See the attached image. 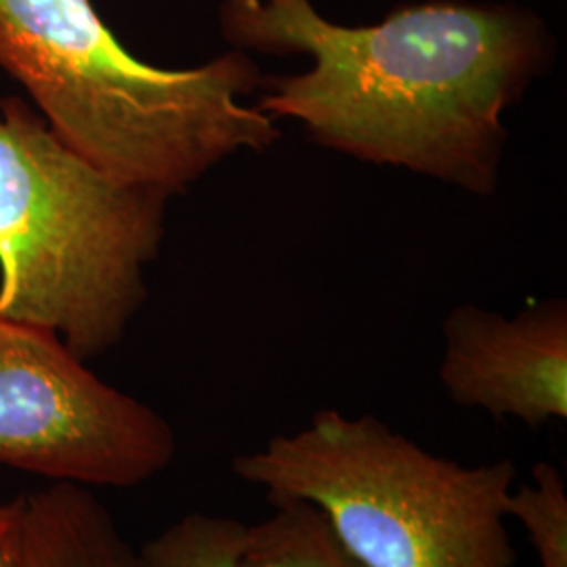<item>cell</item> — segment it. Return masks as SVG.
<instances>
[{"mask_svg":"<svg viewBox=\"0 0 567 567\" xmlns=\"http://www.w3.org/2000/svg\"><path fill=\"white\" fill-rule=\"evenodd\" d=\"M0 68L82 158L166 196L280 140L274 118L243 102L264 84L246 51L158 68L128 53L91 0H0Z\"/></svg>","mask_w":567,"mask_h":567,"instance_id":"cell-2","label":"cell"},{"mask_svg":"<svg viewBox=\"0 0 567 567\" xmlns=\"http://www.w3.org/2000/svg\"><path fill=\"white\" fill-rule=\"evenodd\" d=\"M505 517L526 527L538 567H567V492L561 471L547 461L532 466L529 484L511 487Z\"/></svg>","mask_w":567,"mask_h":567,"instance_id":"cell-10","label":"cell"},{"mask_svg":"<svg viewBox=\"0 0 567 567\" xmlns=\"http://www.w3.org/2000/svg\"><path fill=\"white\" fill-rule=\"evenodd\" d=\"M166 200L82 158L21 100H2L0 318L53 332L81 360L114 347L145 299Z\"/></svg>","mask_w":567,"mask_h":567,"instance_id":"cell-3","label":"cell"},{"mask_svg":"<svg viewBox=\"0 0 567 567\" xmlns=\"http://www.w3.org/2000/svg\"><path fill=\"white\" fill-rule=\"evenodd\" d=\"M234 473L267 498L320 508L365 567H513L505 501L511 458L461 465L377 416L320 410L309 425L234 458Z\"/></svg>","mask_w":567,"mask_h":567,"instance_id":"cell-4","label":"cell"},{"mask_svg":"<svg viewBox=\"0 0 567 567\" xmlns=\"http://www.w3.org/2000/svg\"><path fill=\"white\" fill-rule=\"evenodd\" d=\"M274 511L246 526L240 567H365L337 538L324 513L299 498H267Z\"/></svg>","mask_w":567,"mask_h":567,"instance_id":"cell-8","label":"cell"},{"mask_svg":"<svg viewBox=\"0 0 567 567\" xmlns=\"http://www.w3.org/2000/svg\"><path fill=\"white\" fill-rule=\"evenodd\" d=\"M23 567H142L89 487L53 482L23 496Z\"/></svg>","mask_w":567,"mask_h":567,"instance_id":"cell-7","label":"cell"},{"mask_svg":"<svg viewBox=\"0 0 567 567\" xmlns=\"http://www.w3.org/2000/svg\"><path fill=\"white\" fill-rule=\"evenodd\" d=\"M0 567H23V496L0 503Z\"/></svg>","mask_w":567,"mask_h":567,"instance_id":"cell-11","label":"cell"},{"mask_svg":"<svg viewBox=\"0 0 567 567\" xmlns=\"http://www.w3.org/2000/svg\"><path fill=\"white\" fill-rule=\"evenodd\" d=\"M238 51L301 53L311 68L264 79L259 107L326 147L486 196L507 142L503 114L543 72V23L522 9L423 2L374 25L328 21L311 0H224Z\"/></svg>","mask_w":567,"mask_h":567,"instance_id":"cell-1","label":"cell"},{"mask_svg":"<svg viewBox=\"0 0 567 567\" xmlns=\"http://www.w3.org/2000/svg\"><path fill=\"white\" fill-rule=\"evenodd\" d=\"M442 385L454 404L529 426L567 419V309L548 301L515 318L458 307L444 322Z\"/></svg>","mask_w":567,"mask_h":567,"instance_id":"cell-6","label":"cell"},{"mask_svg":"<svg viewBox=\"0 0 567 567\" xmlns=\"http://www.w3.org/2000/svg\"><path fill=\"white\" fill-rule=\"evenodd\" d=\"M177 454L171 425L60 337L0 318V465L82 487L142 486Z\"/></svg>","mask_w":567,"mask_h":567,"instance_id":"cell-5","label":"cell"},{"mask_svg":"<svg viewBox=\"0 0 567 567\" xmlns=\"http://www.w3.org/2000/svg\"><path fill=\"white\" fill-rule=\"evenodd\" d=\"M246 524L227 515L189 513L140 550L142 567H240Z\"/></svg>","mask_w":567,"mask_h":567,"instance_id":"cell-9","label":"cell"}]
</instances>
